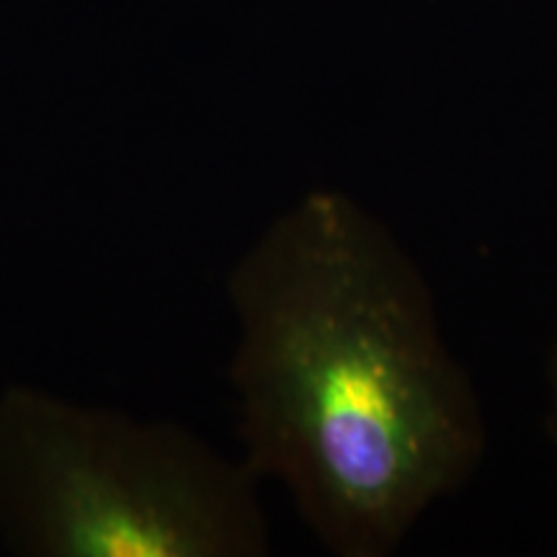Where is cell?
<instances>
[{
  "instance_id": "cell-1",
  "label": "cell",
  "mask_w": 557,
  "mask_h": 557,
  "mask_svg": "<svg viewBox=\"0 0 557 557\" xmlns=\"http://www.w3.org/2000/svg\"><path fill=\"white\" fill-rule=\"evenodd\" d=\"M225 292L243 462L289 493L325 553L395 555L487 447L421 263L354 194L318 186L250 243Z\"/></svg>"
},
{
  "instance_id": "cell-2",
  "label": "cell",
  "mask_w": 557,
  "mask_h": 557,
  "mask_svg": "<svg viewBox=\"0 0 557 557\" xmlns=\"http://www.w3.org/2000/svg\"><path fill=\"white\" fill-rule=\"evenodd\" d=\"M261 480L171 421L0 393V542L21 557H263Z\"/></svg>"
},
{
  "instance_id": "cell-3",
  "label": "cell",
  "mask_w": 557,
  "mask_h": 557,
  "mask_svg": "<svg viewBox=\"0 0 557 557\" xmlns=\"http://www.w3.org/2000/svg\"><path fill=\"white\" fill-rule=\"evenodd\" d=\"M545 434L557 455V329L549 341L545 364Z\"/></svg>"
}]
</instances>
